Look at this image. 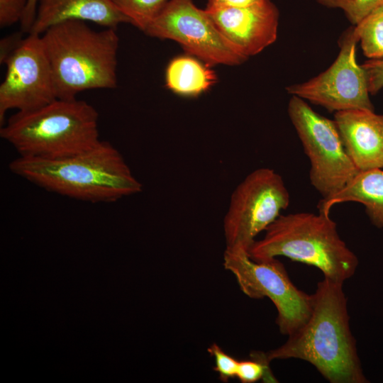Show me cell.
<instances>
[{"label":"cell","instance_id":"obj_19","mask_svg":"<svg viewBox=\"0 0 383 383\" xmlns=\"http://www.w3.org/2000/svg\"><path fill=\"white\" fill-rule=\"evenodd\" d=\"M251 360L239 361L236 377L243 383H254L263 379L265 382H275L264 353L254 352Z\"/></svg>","mask_w":383,"mask_h":383},{"label":"cell","instance_id":"obj_1","mask_svg":"<svg viewBox=\"0 0 383 383\" xmlns=\"http://www.w3.org/2000/svg\"><path fill=\"white\" fill-rule=\"evenodd\" d=\"M343 284L323 278L312 296L306 322L266 360L299 359L312 365L331 383H367L350 327Z\"/></svg>","mask_w":383,"mask_h":383},{"label":"cell","instance_id":"obj_23","mask_svg":"<svg viewBox=\"0 0 383 383\" xmlns=\"http://www.w3.org/2000/svg\"><path fill=\"white\" fill-rule=\"evenodd\" d=\"M362 67L366 73L370 94H377L383 88V58L368 60Z\"/></svg>","mask_w":383,"mask_h":383},{"label":"cell","instance_id":"obj_2","mask_svg":"<svg viewBox=\"0 0 383 383\" xmlns=\"http://www.w3.org/2000/svg\"><path fill=\"white\" fill-rule=\"evenodd\" d=\"M9 168L14 174L48 192L91 203L114 202L143 189L122 154L105 140L85 152L62 159L18 156Z\"/></svg>","mask_w":383,"mask_h":383},{"label":"cell","instance_id":"obj_6","mask_svg":"<svg viewBox=\"0 0 383 383\" xmlns=\"http://www.w3.org/2000/svg\"><path fill=\"white\" fill-rule=\"evenodd\" d=\"M288 114L310 162L309 179L322 199L343 189L360 171L347 153L334 121L293 96Z\"/></svg>","mask_w":383,"mask_h":383},{"label":"cell","instance_id":"obj_14","mask_svg":"<svg viewBox=\"0 0 383 383\" xmlns=\"http://www.w3.org/2000/svg\"><path fill=\"white\" fill-rule=\"evenodd\" d=\"M69 20L91 21L113 29L121 23H130L112 0H38L28 34L41 35L50 27Z\"/></svg>","mask_w":383,"mask_h":383},{"label":"cell","instance_id":"obj_3","mask_svg":"<svg viewBox=\"0 0 383 383\" xmlns=\"http://www.w3.org/2000/svg\"><path fill=\"white\" fill-rule=\"evenodd\" d=\"M40 37L57 99H74L86 90L117 87L116 29L95 30L86 21L69 20L50 27Z\"/></svg>","mask_w":383,"mask_h":383},{"label":"cell","instance_id":"obj_22","mask_svg":"<svg viewBox=\"0 0 383 383\" xmlns=\"http://www.w3.org/2000/svg\"><path fill=\"white\" fill-rule=\"evenodd\" d=\"M28 0H0V27L6 28L20 22Z\"/></svg>","mask_w":383,"mask_h":383},{"label":"cell","instance_id":"obj_5","mask_svg":"<svg viewBox=\"0 0 383 383\" xmlns=\"http://www.w3.org/2000/svg\"><path fill=\"white\" fill-rule=\"evenodd\" d=\"M248 252L256 261L284 256L315 267L324 278L343 284L353 276L359 262L330 213L321 211L280 214Z\"/></svg>","mask_w":383,"mask_h":383},{"label":"cell","instance_id":"obj_26","mask_svg":"<svg viewBox=\"0 0 383 383\" xmlns=\"http://www.w3.org/2000/svg\"><path fill=\"white\" fill-rule=\"evenodd\" d=\"M263 1L265 0H207L206 7H243L260 3Z\"/></svg>","mask_w":383,"mask_h":383},{"label":"cell","instance_id":"obj_20","mask_svg":"<svg viewBox=\"0 0 383 383\" xmlns=\"http://www.w3.org/2000/svg\"><path fill=\"white\" fill-rule=\"evenodd\" d=\"M323 6L342 9L348 20L357 25L383 4V0H316Z\"/></svg>","mask_w":383,"mask_h":383},{"label":"cell","instance_id":"obj_18","mask_svg":"<svg viewBox=\"0 0 383 383\" xmlns=\"http://www.w3.org/2000/svg\"><path fill=\"white\" fill-rule=\"evenodd\" d=\"M169 0H112L131 24L144 32Z\"/></svg>","mask_w":383,"mask_h":383},{"label":"cell","instance_id":"obj_10","mask_svg":"<svg viewBox=\"0 0 383 383\" xmlns=\"http://www.w3.org/2000/svg\"><path fill=\"white\" fill-rule=\"evenodd\" d=\"M358 41L354 26L350 28L340 39V50L331 67L307 82L289 86L287 88L288 93L307 99L330 111H374L369 96L365 71L356 62Z\"/></svg>","mask_w":383,"mask_h":383},{"label":"cell","instance_id":"obj_4","mask_svg":"<svg viewBox=\"0 0 383 383\" xmlns=\"http://www.w3.org/2000/svg\"><path fill=\"white\" fill-rule=\"evenodd\" d=\"M99 113L83 100L57 99L37 109L16 111L0 136L19 156L57 160L85 152L100 141Z\"/></svg>","mask_w":383,"mask_h":383},{"label":"cell","instance_id":"obj_8","mask_svg":"<svg viewBox=\"0 0 383 383\" xmlns=\"http://www.w3.org/2000/svg\"><path fill=\"white\" fill-rule=\"evenodd\" d=\"M223 266L233 274L245 295L270 299L277 311L276 323L282 334L289 335L309 317L311 294L293 284L284 265L276 257L256 261L245 250L226 249Z\"/></svg>","mask_w":383,"mask_h":383},{"label":"cell","instance_id":"obj_21","mask_svg":"<svg viewBox=\"0 0 383 383\" xmlns=\"http://www.w3.org/2000/svg\"><path fill=\"white\" fill-rule=\"evenodd\" d=\"M208 352L214 357L216 366L213 369L218 373L222 382H226L230 379L236 377L239 361L226 353L216 343L208 348Z\"/></svg>","mask_w":383,"mask_h":383},{"label":"cell","instance_id":"obj_9","mask_svg":"<svg viewBox=\"0 0 383 383\" xmlns=\"http://www.w3.org/2000/svg\"><path fill=\"white\" fill-rule=\"evenodd\" d=\"M144 33L172 40L208 65H239L245 57L237 52L220 33L206 11L192 0H169Z\"/></svg>","mask_w":383,"mask_h":383},{"label":"cell","instance_id":"obj_25","mask_svg":"<svg viewBox=\"0 0 383 383\" xmlns=\"http://www.w3.org/2000/svg\"><path fill=\"white\" fill-rule=\"evenodd\" d=\"M38 0H28L27 5L20 21L21 32L29 33L34 23Z\"/></svg>","mask_w":383,"mask_h":383},{"label":"cell","instance_id":"obj_24","mask_svg":"<svg viewBox=\"0 0 383 383\" xmlns=\"http://www.w3.org/2000/svg\"><path fill=\"white\" fill-rule=\"evenodd\" d=\"M23 39L21 33H16L1 39L0 43L1 64H2L7 57L17 48Z\"/></svg>","mask_w":383,"mask_h":383},{"label":"cell","instance_id":"obj_17","mask_svg":"<svg viewBox=\"0 0 383 383\" xmlns=\"http://www.w3.org/2000/svg\"><path fill=\"white\" fill-rule=\"evenodd\" d=\"M354 31L366 57L383 58V4L355 25Z\"/></svg>","mask_w":383,"mask_h":383},{"label":"cell","instance_id":"obj_7","mask_svg":"<svg viewBox=\"0 0 383 383\" xmlns=\"http://www.w3.org/2000/svg\"><path fill=\"white\" fill-rule=\"evenodd\" d=\"M290 196L285 183L270 168H258L233 192L223 219L226 249H248L257 235L265 231L286 209Z\"/></svg>","mask_w":383,"mask_h":383},{"label":"cell","instance_id":"obj_13","mask_svg":"<svg viewBox=\"0 0 383 383\" xmlns=\"http://www.w3.org/2000/svg\"><path fill=\"white\" fill-rule=\"evenodd\" d=\"M334 118L345 150L357 170L383 169V115L349 109L335 112Z\"/></svg>","mask_w":383,"mask_h":383},{"label":"cell","instance_id":"obj_12","mask_svg":"<svg viewBox=\"0 0 383 383\" xmlns=\"http://www.w3.org/2000/svg\"><path fill=\"white\" fill-rule=\"evenodd\" d=\"M205 10L228 43L246 59L277 39L279 13L271 0L243 7H206Z\"/></svg>","mask_w":383,"mask_h":383},{"label":"cell","instance_id":"obj_11","mask_svg":"<svg viewBox=\"0 0 383 383\" xmlns=\"http://www.w3.org/2000/svg\"><path fill=\"white\" fill-rule=\"evenodd\" d=\"M0 85V124L9 110L26 112L57 99L52 70L40 35L29 33L4 61Z\"/></svg>","mask_w":383,"mask_h":383},{"label":"cell","instance_id":"obj_16","mask_svg":"<svg viewBox=\"0 0 383 383\" xmlns=\"http://www.w3.org/2000/svg\"><path fill=\"white\" fill-rule=\"evenodd\" d=\"M216 82L217 76L211 66L188 54L173 58L165 70L166 87L182 96H198Z\"/></svg>","mask_w":383,"mask_h":383},{"label":"cell","instance_id":"obj_15","mask_svg":"<svg viewBox=\"0 0 383 383\" xmlns=\"http://www.w3.org/2000/svg\"><path fill=\"white\" fill-rule=\"evenodd\" d=\"M349 201L362 204L372 223L383 228V170L359 172L337 193L322 199L318 211L330 213L335 204Z\"/></svg>","mask_w":383,"mask_h":383}]
</instances>
